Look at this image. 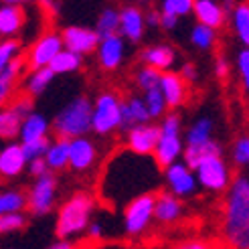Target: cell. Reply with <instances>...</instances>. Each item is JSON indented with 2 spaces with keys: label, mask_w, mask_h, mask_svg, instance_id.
<instances>
[{
  "label": "cell",
  "mask_w": 249,
  "mask_h": 249,
  "mask_svg": "<svg viewBox=\"0 0 249 249\" xmlns=\"http://www.w3.org/2000/svg\"><path fill=\"white\" fill-rule=\"evenodd\" d=\"M160 132L162 134H180L182 132V120L177 111H168V114L160 122Z\"/></svg>",
  "instance_id": "44"
},
{
  "label": "cell",
  "mask_w": 249,
  "mask_h": 249,
  "mask_svg": "<svg viewBox=\"0 0 249 249\" xmlns=\"http://www.w3.org/2000/svg\"><path fill=\"white\" fill-rule=\"evenodd\" d=\"M47 249H75V245H73L71 241H65V239H59L55 243H51Z\"/></svg>",
  "instance_id": "52"
},
{
  "label": "cell",
  "mask_w": 249,
  "mask_h": 249,
  "mask_svg": "<svg viewBox=\"0 0 249 249\" xmlns=\"http://www.w3.org/2000/svg\"><path fill=\"white\" fill-rule=\"evenodd\" d=\"M49 128L51 124L49 120L39 114V111H33V114L24 120L22 124V130H20V144H29V142H36V140H43L49 138Z\"/></svg>",
  "instance_id": "25"
},
{
  "label": "cell",
  "mask_w": 249,
  "mask_h": 249,
  "mask_svg": "<svg viewBox=\"0 0 249 249\" xmlns=\"http://www.w3.org/2000/svg\"><path fill=\"white\" fill-rule=\"evenodd\" d=\"M233 162L237 166H249V134L239 136L233 142Z\"/></svg>",
  "instance_id": "40"
},
{
  "label": "cell",
  "mask_w": 249,
  "mask_h": 249,
  "mask_svg": "<svg viewBox=\"0 0 249 249\" xmlns=\"http://www.w3.org/2000/svg\"><path fill=\"white\" fill-rule=\"evenodd\" d=\"M160 168L152 156H138L132 150H118L102 172L99 195L107 203H124L152 193L160 178Z\"/></svg>",
  "instance_id": "1"
},
{
  "label": "cell",
  "mask_w": 249,
  "mask_h": 249,
  "mask_svg": "<svg viewBox=\"0 0 249 249\" xmlns=\"http://www.w3.org/2000/svg\"><path fill=\"white\" fill-rule=\"evenodd\" d=\"M237 71L241 77L243 91L249 93V49H241L237 53Z\"/></svg>",
  "instance_id": "43"
},
{
  "label": "cell",
  "mask_w": 249,
  "mask_h": 249,
  "mask_svg": "<svg viewBox=\"0 0 249 249\" xmlns=\"http://www.w3.org/2000/svg\"><path fill=\"white\" fill-rule=\"evenodd\" d=\"M81 63H83V57L81 55L69 51V49H63V51H61L55 57V61L51 63V69H53L55 75H67V73L79 71Z\"/></svg>",
  "instance_id": "35"
},
{
  "label": "cell",
  "mask_w": 249,
  "mask_h": 249,
  "mask_svg": "<svg viewBox=\"0 0 249 249\" xmlns=\"http://www.w3.org/2000/svg\"><path fill=\"white\" fill-rule=\"evenodd\" d=\"M97 162V146L91 138H77L71 140V154H69V168L75 172L91 170Z\"/></svg>",
  "instance_id": "18"
},
{
  "label": "cell",
  "mask_w": 249,
  "mask_h": 249,
  "mask_svg": "<svg viewBox=\"0 0 249 249\" xmlns=\"http://www.w3.org/2000/svg\"><path fill=\"white\" fill-rule=\"evenodd\" d=\"M160 89L164 93V99L168 104V109H174L186 102V83L184 79L174 71L162 73V79H160Z\"/></svg>",
  "instance_id": "23"
},
{
  "label": "cell",
  "mask_w": 249,
  "mask_h": 249,
  "mask_svg": "<svg viewBox=\"0 0 249 249\" xmlns=\"http://www.w3.org/2000/svg\"><path fill=\"white\" fill-rule=\"evenodd\" d=\"M172 249H215V245L209 241H203V239H189V241L177 243Z\"/></svg>",
  "instance_id": "46"
},
{
  "label": "cell",
  "mask_w": 249,
  "mask_h": 249,
  "mask_svg": "<svg viewBox=\"0 0 249 249\" xmlns=\"http://www.w3.org/2000/svg\"><path fill=\"white\" fill-rule=\"evenodd\" d=\"M51 140L49 138H43V140H36V142H29V144H22V150L24 154H27L29 162L31 160H36V158H45L49 148H51Z\"/></svg>",
  "instance_id": "42"
},
{
  "label": "cell",
  "mask_w": 249,
  "mask_h": 249,
  "mask_svg": "<svg viewBox=\"0 0 249 249\" xmlns=\"http://www.w3.org/2000/svg\"><path fill=\"white\" fill-rule=\"evenodd\" d=\"M184 148L186 144L182 142V136L180 134H162L160 132V140L156 146V152H154V160L160 168H168L172 164L180 162V158L184 156Z\"/></svg>",
  "instance_id": "15"
},
{
  "label": "cell",
  "mask_w": 249,
  "mask_h": 249,
  "mask_svg": "<svg viewBox=\"0 0 249 249\" xmlns=\"http://www.w3.org/2000/svg\"><path fill=\"white\" fill-rule=\"evenodd\" d=\"M162 180L166 184V191L172 193L174 196H178L180 201L182 198L195 196L196 191H198V186H201L198 180H196L195 170L186 166L182 160L162 170Z\"/></svg>",
  "instance_id": "11"
},
{
  "label": "cell",
  "mask_w": 249,
  "mask_h": 249,
  "mask_svg": "<svg viewBox=\"0 0 249 249\" xmlns=\"http://www.w3.org/2000/svg\"><path fill=\"white\" fill-rule=\"evenodd\" d=\"M178 27V18L172 17V15H166V12H162V22H160V29L164 31H174Z\"/></svg>",
  "instance_id": "51"
},
{
  "label": "cell",
  "mask_w": 249,
  "mask_h": 249,
  "mask_svg": "<svg viewBox=\"0 0 249 249\" xmlns=\"http://www.w3.org/2000/svg\"><path fill=\"white\" fill-rule=\"evenodd\" d=\"M160 140V126L156 124H142L126 134V146L138 156H154Z\"/></svg>",
  "instance_id": "13"
},
{
  "label": "cell",
  "mask_w": 249,
  "mask_h": 249,
  "mask_svg": "<svg viewBox=\"0 0 249 249\" xmlns=\"http://www.w3.org/2000/svg\"><path fill=\"white\" fill-rule=\"evenodd\" d=\"M189 41L193 47L201 49V51H209V49H213L217 43V31L211 27H205L201 22H195L189 33Z\"/></svg>",
  "instance_id": "34"
},
{
  "label": "cell",
  "mask_w": 249,
  "mask_h": 249,
  "mask_svg": "<svg viewBox=\"0 0 249 249\" xmlns=\"http://www.w3.org/2000/svg\"><path fill=\"white\" fill-rule=\"evenodd\" d=\"M93 211H95V198L89 193H77L73 195L69 201L61 205L57 213L55 231L59 239L71 241L79 237L83 231L89 229L93 221Z\"/></svg>",
  "instance_id": "2"
},
{
  "label": "cell",
  "mask_w": 249,
  "mask_h": 249,
  "mask_svg": "<svg viewBox=\"0 0 249 249\" xmlns=\"http://www.w3.org/2000/svg\"><path fill=\"white\" fill-rule=\"evenodd\" d=\"M122 12V27H120V36L128 43H140L146 33V12L134 4H128L120 8Z\"/></svg>",
  "instance_id": "14"
},
{
  "label": "cell",
  "mask_w": 249,
  "mask_h": 249,
  "mask_svg": "<svg viewBox=\"0 0 249 249\" xmlns=\"http://www.w3.org/2000/svg\"><path fill=\"white\" fill-rule=\"evenodd\" d=\"M24 24V10L15 2H4L0 6V35L4 39L17 36Z\"/></svg>",
  "instance_id": "24"
},
{
  "label": "cell",
  "mask_w": 249,
  "mask_h": 249,
  "mask_svg": "<svg viewBox=\"0 0 249 249\" xmlns=\"http://www.w3.org/2000/svg\"><path fill=\"white\" fill-rule=\"evenodd\" d=\"M33 99L29 95H20L8 107L0 111V136L4 140L20 138L22 124L33 114Z\"/></svg>",
  "instance_id": "10"
},
{
  "label": "cell",
  "mask_w": 249,
  "mask_h": 249,
  "mask_svg": "<svg viewBox=\"0 0 249 249\" xmlns=\"http://www.w3.org/2000/svg\"><path fill=\"white\" fill-rule=\"evenodd\" d=\"M182 217V201L178 196H174L168 191H160L156 195V211L154 219L162 225H172Z\"/></svg>",
  "instance_id": "22"
},
{
  "label": "cell",
  "mask_w": 249,
  "mask_h": 249,
  "mask_svg": "<svg viewBox=\"0 0 249 249\" xmlns=\"http://www.w3.org/2000/svg\"><path fill=\"white\" fill-rule=\"evenodd\" d=\"M63 49H65V43H63V36H61V33L49 31V33H43L39 39L31 45L24 61H27V65L31 67V71L51 67L55 57L63 51Z\"/></svg>",
  "instance_id": "7"
},
{
  "label": "cell",
  "mask_w": 249,
  "mask_h": 249,
  "mask_svg": "<svg viewBox=\"0 0 249 249\" xmlns=\"http://www.w3.org/2000/svg\"><path fill=\"white\" fill-rule=\"evenodd\" d=\"M122 27V12L114 6H106L95 20V33L99 35V39H109V36L120 35Z\"/></svg>",
  "instance_id": "29"
},
{
  "label": "cell",
  "mask_w": 249,
  "mask_h": 249,
  "mask_svg": "<svg viewBox=\"0 0 249 249\" xmlns=\"http://www.w3.org/2000/svg\"><path fill=\"white\" fill-rule=\"evenodd\" d=\"M91 118H93V102L87 95H77L71 102L63 106L53 120V130L59 138L63 140H77L85 138L91 128Z\"/></svg>",
  "instance_id": "3"
},
{
  "label": "cell",
  "mask_w": 249,
  "mask_h": 249,
  "mask_svg": "<svg viewBox=\"0 0 249 249\" xmlns=\"http://www.w3.org/2000/svg\"><path fill=\"white\" fill-rule=\"evenodd\" d=\"M55 79V73L51 67H45V69H36V71H31L27 79H24V95L29 97H35V95H41L49 85H51V81Z\"/></svg>",
  "instance_id": "31"
},
{
  "label": "cell",
  "mask_w": 249,
  "mask_h": 249,
  "mask_svg": "<svg viewBox=\"0 0 249 249\" xmlns=\"http://www.w3.org/2000/svg\"><path fill=\"white\" fill-rule=\"evenodd\" d=\"M229 73H231L229 61H227L225 57H217V59H215V75H217L219 79H227Z\"/></svg>",
  "instance_id": "49"
},
{
  "label": "cell",
  "mask_w": 249,
  "mask_h": 249,
  "mask_svg": "<svg viewBox=\"0 0 249 249\" xmlns=\"http://www.w3.org/2000/svg\"><path fill=\"white\" fill-rule=\"evenodd\" d=\"M104 235H106L104 223L99 221V219H93V221H91V225H89V229H87V237L93 239V241H102V239H104Z\"/></svg>",
  "instance_id": "47"
},
{
  "label": "cell",
  "mask_w": 249,
  "mask_h": 249,
  "mask_svg": "<svg viewBox=\"0 0 249 249\" xmlns=\"http://www.w3.org/2000/svg\"><path fill=\"white\" fill-rule=\"evenodd\" d=\"M160 22H162V12L152 8V10H146V24L152 29H158Z\"/></svg>",
  "instance_id": "50"
},
{
  "label": "cell",
  "mask_w": 249,
  "mask_h": 249,
  "mask_svg": "<svg viewBox=\"0 0 249 249\" xmlns=\"http://www.w3.org/2000/svg\"><path fill=\"white\" fill-rule=\"evenodd\" d=\"M160 79H162V73L152 67H146V65H142L138 69V73H136V85H138L144 93L154 89V87H160Z\"/></svg>",
  "instance_id": "37"
},
{
  "label": "cell",
  "mask_w": 249,
  "mask_h": 249,
  "mask_svg": "<svg viewBox=\"0 0 249 249\" xmlns=\"http://www.w3.org/2000/svg\"><path fill=\"white\" fill-rule=\"evenodd\" d=\"M140 59L146 67H152L160 73H168L172 69V65L177 63V49L172 45H148L146 49H142Z\"/></svg>",
  "instance_id": "19"
},
{
  "label": "cell",
  "mask_w": 249,
  "mask_h": 249,
  "mask_svg": "<svg viewBox=\"0 0 249 249\" xmlns=\"http://www.w3.org/2000/svg\"><path fill=\"white\" fill-rule=\"evenodd\" d=\"M29 209V196L18 189H6L0 193V215H12V213H24Z\"/></svg>",
  "instance_id": "32"
},
{
  "label": "cell",
  "mask_w": 249,
  "mask_h": 249,
  "mask_svg": "<svg viewBox=\"0 0 249 249\" xmlns=\"http://www.w3.org/2000/svg\"><path fill=\"white\" fill-rule=\"evenodd\" d=\"M245 229H249V177L237 174L223 205V235L231 239Z\"/></svg>",
  "instance_id": "4"
},
{
  "label": "cell",
  "mask_w": 249,
  "mask_h": 249,
  "mask_svg": "<svg viewBox=\"0 0 249 249\" xmlns=\"http://www.w3.org/2000/svg\"><path fill=\"white\" fill-rule=\"evenodd\" d=\"M69 154H71V142L63 140V138H57L51 144V148H49L47 156H45L49 170L55 174V172H61V170L69 168Z\"/></svg>",
  "instance_id": "30"
},
{
  "label": "cell",
  "mask_w": 249,
  "mask_h": 249,
  "mask_svg": "<svg viewBox=\"0 0 249 249\" xmlns=\"http://www.w3.org/2000/svg\"><path fill=\"white\" fill-rule=\"evenodd\" d=\"M142 124H152V116L148 111V106L144 97L140 95H130L124 99L122 106V132L128 134L132 128L142 126Z\"/></svg>",
  "instance_id": "17"
},
{
  "label": "cell",
  "mask_w": 249,
  "mask_h": 249,
  "mask_svg": "<svg viewBox=\"0 0 249 249\" xmlns=\"http://www.w3.org/2000/svg\"><path fill=\"white\" fill-rule=\"evenodd\" d=\"M231 31L237 36V41L243 45V49H249V2L235 4L229 12Z\"/></svg>",
  "instance_id": "26"
},
{
  "label": "cell",
  "mask_w": 249,
  "mask_h": 249,
  "mask_svg": "<svg viewBox=\"0 0 249 249\" xmlns=\"http://www.w3.org/2000/svg\"><path fill=\"white\" fill-rule=\"evenodd\" d=\"M124 57H126V41L120 35L109 36V39H102L97 47V63L106 71H116Z\"/></svg>",
  "instance_id": "20"
},
{
  "label": "cell",
  "mask_w": 249,
  "mask_h": 249,
  "mask_svg": "<svg viewBox=\"0 0 249 249\" xmlns=\"http://www.w3.org/2000/svg\"><path fill=\"white\" fill-rule=\"evenodd\" d=\"M193 15H195L196 22H201L205 27H211V29L217 31L227 22L229 12L225 6H221L219 2H215V0H195Z\"/></svg>",
  "instance_id": "21"
},
{
  "label": "cell",
  "mask_w": 249,
  "mask_h": 249,
  "mask_svg": "<svg viewBox=\"0 0 249 249\" xmlns=\"http://www.w3.org/2000/svg\"><path fill=\"white\" fill-rule=\"evenodd\" d=\"M160 12H166V15H172V17H186L191 15L193 8H195V0H164L162 4H160Z\"/></svg>",
  "instance_id": "38"
},
{
  "label": "cell",
  "mask_w": 249,
  "mask_h": 249,
  "mask_svg": "<svg viewBox=\"0 0 249 249\" xmlns=\"http://www.w3.org/2000/svg\"><path fill=\"white\" fill-rule=\"evenodd\" d=\"M29 168V158L20 142H8L0 150V174L4 178H17Z\"/></svg>",
  "instance_id": "16"
},
{
  "label": "cell",
  "mask_w": 249,
  "mask_h": 249,
  "mask_svg": "<svg viewBox=\"0 0 249 249\" xmlns=\"http://www.w3.org/2000/svg\"><path fill=\"white\" fill-rule=\"evenodd\" d=\"M122 106L124 99L114 91H102L93 99L91 128L97 136H109L122 130Z\"/></svg>",
  "instance_id": "5"
},
{
  "label": "cell",
  "mask_w": 249,
  "mask_h": 249,
  "mask_svg": "<svg viewBox=\"0 0 249 249\" xmlns=\"http://www.w3.org/2000/svg\"><path fill=\"white\" fill-rule=\"evenodd\" d=\"M195 174H196V180L201 184V189H205L209 193L229 191V186L233 182L231 170L225 160H223V156H211V158L203 160V162L198 164V168L195 170Z\"/></svg>",
  "instance_id": "8"
},
{
  "label": "cell",
  "mask_w": 249,
  "mask_h": 249,
  "mask_svg": "<svg viewBox=\"0 0 249 249\" xmlns=\"http://www.w3.org/2000/svg\"><path fill=\"white\" fill-rule=\"evenodd\" d=\"M178 75L184 79V83L189 85V83H193V81H196V77H198V71H196V67H195V63H182V67H180V73Z\"/></svg>",
  "instance_id": "48"
},
{
  "label": "cell",
  "mask_w": 249,
  "mask_h": 249,
  "mask_svg": "<svg viewBox=\"0 0 249 249\" xmlns=\"http://www.w3.org/2000/svg\"><path fill=\"white\" fill-rule=\"evenodd\" d=\"M142 97H144V102H146V106H148V111H150L152 120H160V118L166 116L168 104H166L164 93H162V89H160V87H154V89L146 91Z\"/></svg>",
  "instance_id": "36"
},
{
  "label": "cell",
  "mask_w": 249,
  "mask_h": 249,
  "mask_svg": "<svg viewBox=\"0 0 249 249\" xmlns=\"http://www.w3.org/2000/svg\"><path fill=\"white\" fill-rule=\"evenodd\" d=\"M27 225V215L24 213H12V215H0V233H12Z\"/></svg>",
  "instance_id": "41"
},
{
  "label": "cell",
  "mask_w": 249,
  "mask_h": 249,
  "mask_svg": "<svg viewBox=\"0 0 249 249\" xmlns=\"http://www.w3.org/2000/svg\"><path fill=\"white\" fill-rule=\"evenodd\" d=\"M223 154V148L217 140H211L209 144H203V146H186L184 148V156H182V162L196 170L198 164L203 162V160L211 158V156H221Z\"/></svg>",
  "instance_id": "28"
},
{
  "label": "cell",
  "mask_w": 249,
  "mask_h": 249,
  "mask_svg": "<svg viewBox=\"0 0 249 249\" xmlns=\"http://www.w3.org/2000/svg\"><path fill=\"white\" fill-rule=\"evenodd\" d=\"M154 211H156V193H148V195L134 198L132 203L124 207V215H122L124 231L132 235V237L142 235L150 227V223L156 221Z\"/></svg>",
  "instance_id": "6"
},
{
  "label": "cell",
  "mask_w": 249,
  "mask_h": 249,
  "mask_svg": "<svg viewBox=\"0 0 249 249\" xmlns=\"http://www.w3.org/2000/svg\"><path fill=\"white\" fill-rule=\"evenodd\" d=\"M57 177L53 172L45 174L41 178H35L31 184V189L27 193L29 196V213L31 215H47L51 213L55 207V198H57Z\"/></svg>",
  "instance_id": "9"
},
{
  "label": "cell",
  "mask_w": 249,
  "mask_h": 249,
  "mask_svg": "<svg viewBox=\"0 0 249 249\" xmlns=\"http://www.w3.org/2000/svg\"><path fill=\"white\" fill-rule=\"evenodd\" d=\"M27 172L31 174L33 178H41V177H45V174H49L51 170H49L45 158H36V160H31V162H29Z\"/></svg>",
  "instance_id": "45"
},
{
  "label": "cell",
  "mask_w": 249,
  "mask_h": 249,
  "mask_svg": "<svg viewBox=\"0 0 249 249\" xmlns=\"http://www.w3.org/2000/svg\"><path fill=\"white\" fill-rule=\"evenodd\" d=\"M17 59H20V43L17 39L2 41V45H0V69H4Z\"/></svg>",
  "instance_id": "39"
},
{
  "label": "cell",
  "mask_w": 249,
  "mask_h": 249,
  "mask_svg": "<svg viewBox=\"0 0 249 249\" xmlns=\"http://www.w3.org/2000/svg\"><path fill=\"white\" fill-rule=\"evenodd\" d=\"M24 65H27V61L17 59V61H12L10 65H6L4 69H0V102L2 104L6 102V99H10L12 89H15V81L20 75Z\"/></svg>",
  "instance_id": "33"
},
{
  "label": "cell",
  "mask_w": 249,
  "mask_h": 249,
  "mask_svg": "<svg viewBox=\"0 0 249 249\" xmlns=\"http://www.w3.org/2000/svg\"><path fill=\"white\" fill-rule=\"evenodd\" d=\"M61 36H63L65 49L77 53V55H89V53H97V47L102 43L99 35L95 33V29L89 27H81V24H69L61 31Z\"/></svg>",
  "instance_id": "12"
},
{
  "label": "cell",
  "mask_w": 249,
  "mask_h": 249,
  "mask_svg": "<svg viewBox=\"0 0 249 249\" xmlns=\"http://www.w3.org/2000/svg\"><path fill=\"white\" fill-rule=\"evenodd\" d=\"M213 130H215V122L211 120L209 116H201L196 118L191 128L186 130V146H203V144H209L213 138Z\"/></svg>",
  "instance_id": "27"
}]
</instances>
